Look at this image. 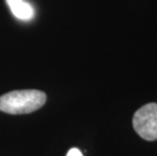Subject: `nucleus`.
Segmentation results:
<instances>
[{"instance_id":"1","label":"nucleus","mask_w":157,"mask_h":156,"mask_svg":"<svg viewBox=\"0 0 157 156\" xmlns=\"http://www.w3.org/2000/svg\"><path fill=\"white\" fill-rule=\"evenodd\" d=\"M46 101L45 92L36 89L14 90L0 96V111L10 115L29 114L41 108Z\"/></svg>"},{"instance_id":"2","label":"nucleus","mask_w":157,"mask_h":156,"mask_svg":"<svg viewBox=\"0 0 157 156\" xmlns=\"http://www.w3.org/2000/svg\"><path fill=\"white\" fill-rule=\"evenodd\" d=\"M133 127L141 138L157 140V104L151 102L140 108L133 117Z\"/></svg>"},{"instance_id":"3","label":"nucleus","mask_w":157,"mask_h":156,"mask_svg":"<svg viewBox=\"0 0 157 156\" xmlns=\"http://www.w3.org/2000/svg\"><path fill=\"white\" fill-rule=\"evenodd\" d=\"M10 11L16 18L23 21H29L35 16V9L26 0H6Z\"/></svg>"},{"instance_id":"4","label":"nucleus","mask_w":157,"mask_h":156,"mask_svg":"<svg viewBox=\"0 0 157 156\" xmlns=\"http://www.w3.org/2000/svg\"><path fill=\"white\" fill-rule=\"evenodd\" d=\"M66 156H83L81 151L79 150L77 148H71L70 150L68 151V153Z\"/></svg>"}]
</instances>
